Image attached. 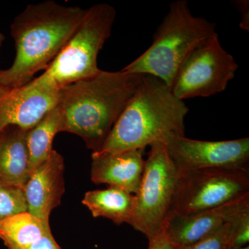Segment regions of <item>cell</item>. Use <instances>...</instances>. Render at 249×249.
I'll use <instances>...</instances> for the list:
<instances>
[{
	"mask_svg": "<svg viewBox=\"0 0 249 249\" xmlns=\"http://www.w3.org/2000/svg\"><path fill=\"white\" fill-rule=\"evenodd\" d=\"M143 75L101 70L59 90V132L76 134L98 151L138 89Z\"/></svg>",
	"mask_w": 249,
	"mask_h": 249,
	"instance_id": "6da1fadb",
	"label": "cell"
},
{
	"mask_svg": "<svg viewBox=\"0 0 249 249\" xmlns=\"http://www.w3.org/2000/svg\"><path fill=\"white\" fill-rule=\"evenodd\" d=\"M86 9L53 0L28 5L14 18L11 34L16 45L14 63L0 70V85L20 88L48 68L66 45Z\"/></svg>",
	"mask_w": 249,
	"mask_h": 249,
	"instance_id": "7a4b0ae2",
	"label": "cell"
},
{
	"mask_svg": "<svg viewBox=\"0 0 249 249\" xmlns=\"http://www.w3.org/2000/svg\"><path fill=\"white\" fill-rule=\"evenodd\" d=\"M189 109L162 80L143 75L142 83L111 129L102 147L93 153L139 150L171 134L185 135Z\"/></svg>",
	"mask_w": 249,
	"mask_h": 249,
	"instance_id": "3957f363",
	"label": "cell"
},
{
	"mask_svg": "<svg viewBox=\"0 0 249 249\" xmlns=\"http://www.w3.org/2000/svg\"><path fill=\"white\" fill-rule=\"evenodd\" d=\"M215 34V24L193 16L186 0L173 1L154 34L152 45L122 70L155 76L171 88L187 58Z\"/></svg>",
	"mask_w": 249,
	"mask_h": 249,
	"instance_id": "277c9868",
	"label": "cell"
},
{
	"mask_svg": "<svg viewBox=\"0 0 249 249\" xmlns=\"http://www.w3.org/2000/svg\"><path fill=\"white\" fill-rule=\"evenodd\" d=\"M116 10L107 3L86 9L79 25L45 72L30 82L35 86L60 89L101 71L98 55L110 37Z\"/></svg>",
	"mask_w": 249,
	"mask_h": 249,
	"instance_id": "5b68a950",
	"label": "cell"
},
{
	"mask_svg": "<svg viewBox=\"0 0 249 249\" xmlns=\"http://www.w3.org/2000/svg\"><path fill=\"white\" fill-rule=\"evenodd\" d=\"M150 147L129 223L148 241L166 228L178 178L164 142H155Z\"/></svg>",
	"mask_w": 249,
	"mask_h": 249,
	"instance_id": "8992f818",
	"label": "cell"
},
{
	"mask_svg": "<svg viewBox=\"0 0 249 249\" xmlns=\"http://www.w3.org/2000/svg\"><path fill=\"white\" fill-rule=\"evenodd\" d=\"M249 195V170L207 168L178 173L168 221ZM168 224V223H167Z\"/></svg>",
	"mask_w": 249,
	"mask_h": 249,
	"instance_id": "52a82bcc",
	"label": "cell"
},
{
	"mask_svg": "<svg viewBox=\"0 0 249 249\" xmlns=\"http://www.w3.org/2000/svg\"><path fill=\"white\" fill-rule=\"evenodd\" d=\"M238 65L219 40L217 34L195 49L178 70L172 91L183 101L222 92L233 79Z\"/></svg>",
	"mask_w": 249,
	"mask_h": 249,
	"instance_id": "ba28073f",
	"label": "cell"
},
{
	"mask_svg": "<svg viewBox=\"0 0 249 249\" xmlns=\"http://www.w3.org/2000/svg\"><path fill=\"white\" fill-rule=\"evenodd\" d=\"M178 173L207 168L249 170V138L209 141L171 134L163 140Z\"/></svg>",
	"mask_w": 249,
	"mask_h": 249,
	"instance_id": "9c48e42d",
	"label": "cell"
},
{
	"mask_svg": "<svg viewBox=\"0 0 249 249\" xmlns=\"http://www.w3.org/2000/svg\"><path fill=\"white\" fill-rule=\"evenodd\" d=\"M59 90L29 83L20 88L0 85V131L10 125L34 127L58 105Z\"/></svg>",
	"mask_w": 249,
	"mask_h": 249,
	"instance_id": "30bf717a",
	"label": "cell"
},
{
	"mask_svg": "<svg viewBox=\"0 0 249 249\" xmlns=\"http://www.w3.org/2000/svg\"><path fill=\"white\" fill-rule=\"evenodd\" d=\"M249 211V195H247L213 209L172 218L165 232L172 243L183 248L196 243Z\"/></svg>",
	"mask_w": 249,
	"mask_h": 249,
	"instance_id": "8fae6325",
	"label": "cell"
},
{
	"mask_svg": "<svg viewBox=\"0 0 249 249\" xmlns=\"http://www.w3.org/2000/svg\"><path fill=\"white\" fill-rule=\"evenodd\" d=\"M64 170L63 157L53 150L45 162L31 172L24 186L28 212L47 225L65 192Z\"/></svg>",
	"mask_w": 249,
	"mask_h": 249,
	"instance_id": "7c38bea8",
	"label": "cell"
},
{
	"mask_svg": "<svg viewBox=\"0 0 249 249\" xmlns=\"http://www.w3.org/2000/svg\"><path fill=\"white\" fill-rule=\"evenodd\" d=\"M143 149L114 153H92L91 179L135 195L139 191L145 168Z\"/></svg>",
	"mask_w": 249,
	"mask_h": 249,
	"instance_id": "4fadbf2b",
	"label": "cell"
},
{
	"mask_svg": "<svg viewBox=\"0 0 249 249\" xmlns=\"http://www.w3.org/2000/svg\"><path fill=\"white\" fill-rule=\"evenodd\" d=\"M28 130L10 125L0 131V183L24 188L29 170Z\"/></svg>",
	"mask_w": 249,
	"mask_h": 249,
	"instance_id": "5bb4252c",
	"label": "cell"
},
{
	"mask_svg": "<svg viewBox=\"0 0 249 249\" xmlns=\"http://www.w3.org/2000/svg\"><path fill=\"white\" fill-rule=\"evenodd\" d=\"M82 203L93 217L107 218L119 226L124 223L129 224L132 220L135 196L121 188L109 186L104 190L87 192Z\"/></svg>",
	"mask_w": 249,
	"mask_h": 249,
	"instance_id": "9a60e30c",
	"label": "cell"
},
{
	"mask_svg": "<svg viewBox=\"0 0 249 249\" xmlns=\"http://www.w3.org/2000/svg\"><path fill=\"white\" fill-rule=\"evenodd\" d=\"M49 231L50 226L29 212L16 214L0 222V239L8 249H26Z\"/></svg>",
	"mask_w": 249,
	"mask_h": 249,
	"instance_id": "2e32d148",
	"label": "cell"
},
{
	"mask_svg": "<svg viewBox=\"0 0 249 249\" xmlns=\"http://www.w3.org/2000/svg\"><path fill=\"white\" fill-rule=\"evenodd\" d=\"M60 119V111L56 106L28 130L27 145L30 173L45 162L53 151L52 144L55 134L59 132Z\"/></svg>",
	"mask_w": 249,
	"mask_h": 249,
	"instance_id": "e0dca14e",
	"label": "cell"
},
{
	"mask_svg": "<svg viewBox=\"0 0 249 249\" xmlns=\"http://www.w3.org/2000/svg\"><path fill=\"white\" fill-rule=\"evenodd\" d=\"M24 212L28 206L24 188L0 183V222Z\"/></svg>",
	"mask_w": 249,
	"mask_h": 249,
	"instance_id": "ac0fdd59",
	"label": "cell"
},
{
	"mask_svg": "<svg viewBox=\"0 0 249 249\" xmlns=\"http://www.w3.org/2000/svg\"><path fill=\"white\" fill-rule=\"evenodd\" d=\"M242 214L196 243L181 249H232L237 222Z\"/></svg>",
	"mask_w": 249,
	"mask_h": 249,
	"instance_id": "d6986e66",
	"label": "cell"
},
{
	"mask_svg": "<svg viewBox=\"0 0 249 249\" xmlns=\"http://www.w3.org/2000/svg\"><path fill=\"white\" fill-rule=\"evenodd\" d=\"M249 240V211L240 216L237 222L235 238L232 249H241L246 247Z\"/></svg>",
	"mask_w": 249,
	"mask_h": 249,
	"instance_id": "ffe728a7",
	"label": "cell"
},
{
	"mask_svg": "<svg viewBox=\"0 0 249 249\" xmlns=\"http://www.w3.org/2000/svg\"><path fill=\"white\" fill-rule=\"evenodd\" d=\"M26 249H62L52 235V231Z\"/></svg>",
	"mask_w": 249,
	"mask_h": 249,
	"instance_id": "44dd1931",
	"label": "cell"
},
{
	"mask_svg": "<svg viewBox=\"0 0 249 249\" xmlns=\"http://www.w3.org/2000/svg\"><path fill=\"white\" fill-rule=\"evenodd\" d=\"M148 249H181V248L170 242L165 229L160 235L157 236L153 240L149 241Z\"/></svg>",
	"mask_w": 249,
	"mask_h": 249,
	"instance_id": "7402d4cb",
	"label": "cell"
},
{
	"mask_svg": "<svg viewBox=\"0 0 249 249\" xmlns=\"http://www.w3.org/2000/svg\"><path fill=\"white\" fill-rule=\"evenodd\" d=\"M236 8L241 15L240 28L244 30H249V2L248 0L235 1Z\"/></svg>",
	"mask_w": 249,
	"mask_h": 249,
	"instance_id": "603a6c76",
	"label": "cell"
},
{
	"mask_svg": "<svg viewBox=\"0 0 249 249\" xmlns=\"http://www.w3.org/2000/svg\"><path fill=\"white\" fill-rule=\"evenodd\" d=\"M5 40V36L0 31V49H1V45H2L3 42Z\"/></svg>",
	"mask_w": 249,
	"mask_h": 249,
	"instance_id": "cb8c5ba5",
	"label": "cell"
},
{
	"mask_svg": "<svg viewBox=\"0 0 249 249\" xmlns=\"http://www.w3.org/2000/svg\"><path fill=\"white\" fill-rule=\"evenodd\" d=\"M241 249H249V247H245V248Z\"/></svg>",
	"mask_w": 249,
	"mask_h": 249,
	"instance_id": "d4e9b609",
	"label": "cell"
}]
</instances>
